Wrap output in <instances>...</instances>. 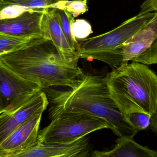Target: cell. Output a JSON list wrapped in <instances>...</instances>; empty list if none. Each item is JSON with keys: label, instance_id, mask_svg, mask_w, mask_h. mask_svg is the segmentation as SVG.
<instances>
[{"label": "cell", "instance_id": "cell-20", "mask_svg": "<svg viewBox=\"0 0 157 157\" xmlns=\"http://www.w3.org/2000/svg\"><path fill=\"white\" fill-rule=\"evenodd\" d=\"M150 127L152 131L157 134V112L151 117Z\"/></svg>", "mask_w": 157, "mask_h": 157}, {"label": "cell", "instance_id": "cell-7", "mask_svg": "<svg viewBox=\"0 0 157 157\" xmlns=\"http://www.w3.org/2000/svg\"><path fill=\"white\" fill-rule=\"evenodd\" d=\"M123 64L129 61L145 65L157 64V0L155 15L139 31L123 43Z\"/></svg>", "mask_w": 157, "mask_h": 157}, {"label": "cell", "instance_id": "cell-18", "mask_svg": "<svg viewBox=\"0 0 157 157\" xmlns=\"http://www.w3.org/2000/svg\"><path fill=\"white\" fill-rule=\"evenodd\" d=\"M93 32L91 25L84 19L75 20L72 25V34L77 40L86 39Z\"/></svg>", "mask_w": 157, "mask_h": 157}, {"label": "cell", "instance_id": "cell-3", "mask_svg": "<svg viewBox=\"0 0 157 157\" xmlns=\"http://www.w3.org/2000/svg\"><path fill=\"white\" fill-rule=\"evenodd\" d=\"M111 97L124 116L157 112V75L139 63L122 64L105 76Z\"/></svg>", "mask_w": 157, "mask_h": 157}, {"label": "cell", "instance_id": "cell-15", "mask_svg": "<svg viewBox=\"0 0 157 157\" xmlns=\"http://www.w3.org/2000/svg\"><path fill=\"white\" fill-rule=\"evenodd\" d=\"M69 0H0V9L7 6H17L31 9L53 7L60 2Z\"/></svg>", "mask_w": 157, "mask_h": 157}, {"label": "cell", "instance_id": "cell-2", "mask_svg": "<svg viewBox=\"0 0 157 157\" xmlns=\"http://www.w3.org/2000/svg\"><path fill=\"white\" fill-rule=\"evenodd\" d=\"M0 62L43 89L53 86L74 87L83 73L78 62L63 59L53 42L36 38L17 50L0 55Z\"/></svg>", "mask_w": 157, "mask_h": 157}, {"label": "cell", "instance_id": "cell-1", "mask_svg": "<svg viewBox=\"0 0 157 157\" xmlns=\"http://www.w3.org/2000/svg\"><path fill=\"white\" fill-rule=\"evenodd\" d=\"M46 89L50 119L61 113H84L106 120L119 137H134L139 132L118 109L111 97L105 77L83 72L76 86L70 90Z\"/></svg>", "mask_w": 157, "mask_h": 157}, {"label": "cell", "instance_id": "cell-10", "mask_svg": "<svg viewBox=\"0 0 157 157\" xmlns=\"http://www.w3.org/2000/svg\"><path fill=\"white\" fill-rule=\"evenodd\" d=\"M46 8L29 9L16 17L0 20V34L30 38L42 37L41 23Z\"/></svg>", "mask_w": 157, "mask_h": 157}, {"label": "cell", "instance_id": "cell-4", "mask_svg": "<svg viewBox=\"0 0 157 157\" xmlns=\"http://www.w3.org/2000/svg\"><path fill=\"white\" fill-rule=\"evenodd\" d=\"M156 4V0H146L137 15L109 32L82 40L78 51L79 59L100 61L112 69L120 67L124 58L119 47L151 20L155 15Z\"/></svg>", "mask_w": 157, "mask_h": 157}, {"label": "cell", "instance_id": "cell-14", "mask_svg": "<svg viewBox=\"0 0 157 157\" xmlns=\"http://www.w3.org/2000/svg\"><path fill=\"white\" fill-rule=\"evenodd\" d=\"M61 2L55 4L54 8H55L61 27L69 44L73 49L78 54L79 43L77 40L75 38L72 33V26L74 22L75 17L62 6Z\"/></svg>", "mask_w": 157, "mask_h": 157}, {"label": "cell", "instance_id": "cell-11", "mask_svg": "<svg viewBox=\"0 0 157 157\" xmlns=\"http://www.w3.org/2000/svg\"><path fill=\"white\" fill-rule=\"evenodd\" d=\"M89 150V140L84 136L70 144L38 143L26 151L6 157H76Z\"/></svg>", "mask_w": 157, "mask_h": 157}, {"label": "cell", "instance_id": "cell-8", "mask_svg": "<svg viewBox=\"0 0 157 157\" xmlns=\"http://www.w3.org/2000/svg\"><path fill=\"white\" fill-rule=\"evenodd\" d=\"M43 112L38 113L0 143V157L16 155L38 144L39 129Z\"/></svg>", "mask_w": 157, "mask_h": 157}, {"label": "cell", "instance_id": "cell-19", "mask_svg": "<svg viewBox=\"0 0 157 157\" xmlns=\"http://www.w3.org/2000/svg\"><path fill=\"white\" fill-rule=\"evenodd\" d=\"M61 5L74 17L83 14L88 10L87 0L63 1Z\"/></svg>", "mask_w": 157, "mask_h": 157}, {"label": "cell", "instance_id": "cell-21", "mask_svg": "<svg viewBox=\"0 0 157 157\" xmlns=\"http://www.w3.org/2000/svg\"><path fill=\"white\" fill-rule=\"evenodd\" d=\"M76 157H91L90 153H89V150H88V151L82 153Z\"/></svg>", "mask_w": 157, "mask_h": 157}, {"label": "cell", "instance_id": "cell-16", "mask_svg": "<svg viewBox=\"0 0 157 157\" xmlns=\"http://www.w3.org/2000/svg\"><path fill=\"white\" fill-rule=\"evenodd\" d=\"M34 38L0 34V55L17 50Z\"/></svg>", "mask_w": 157, "mask_h": 157}, {"label": "cell", "instance_id": "cell-5", "mask_svg": "<svg viewBox=\"0 0 157 157\" xmlns=\"http://www.w3.org/2000/svg\"><path fill=\"white\" fill-rule=\"evenodd\" d=\"M50 120V123L40 131L39 143L70 144L95 131L103 129L111 130L106 120L84 113H61Z\"/></svg>", "mask_w": 157, "mask_h": 157}, {"label": "cell", "instance_id": "cell-17", "mask_svg": "<svg viewBox=\"0 0 157 157\" xmlns=\"http://www.w3.org/2000/svg\"><path fill=\"white\" fill-rule=\"evenodd\" d=\"M126 121L137 131H143L150 127L151 116L142 113H133L124 116Z\"/></svg>", "mask_w": 157, "mask_h": 157}, {"label": "cell", "instance_id": "cell-9", "mask_svg": "<svg viewBox=\"0 0 157 157\" xmlns=\"http://www.w3.org/2000/svg\"><path fill=\"white\" fill-rule=\"evenodd\" d=\"M49 104L47 94L42 90L14 110L0 113V143L32 116L43 112Z\"/></svg>", "mask_w": 157, "mask_h": 157}, {"label": "cell", "instance_id": "cell-6", "mask_svg": "<svg viewBox=\"0 0 157 157\" xmlns=\"http://www.w3.org/2000/svg\"><path fill=\"white\" fill-rule=\"evenodd\" d=\"M43 89L23 78L0 62V113L19 108Z\"/></svg>", "mask_w": 157, "mask_h": 157}, {"label": "cell", "instance_id": "cell-13", "mask_svg": "<svg viewBox=\"0 0 157 157\" xmlns=\"http://www.w3.org/2000/svg\"><path fill=\"white\" fill-rule=\"evenodd\" d=\"M112 149L108 151L95 150L91 157H157V151L143 146L134 137H119Z\"/></svg>", "mask_w": 157, "mask_h": 157}, {"label": "cell", "instance_id": "cell-12", "mask_svg": "<svg viewBox=\"0 0 157 157\" xmlns=\"http://www.w3.org/2000/svg\"><path fill=\"white\" fill-rule=\"evenodd\" d=\"M42 36L50 40L64 59L69 62H78V54L69 44L61 27L54 7L47 8L41 23Z\"/></svg>", "mask_w": 157, "mask_h": 157}]
</instances>
